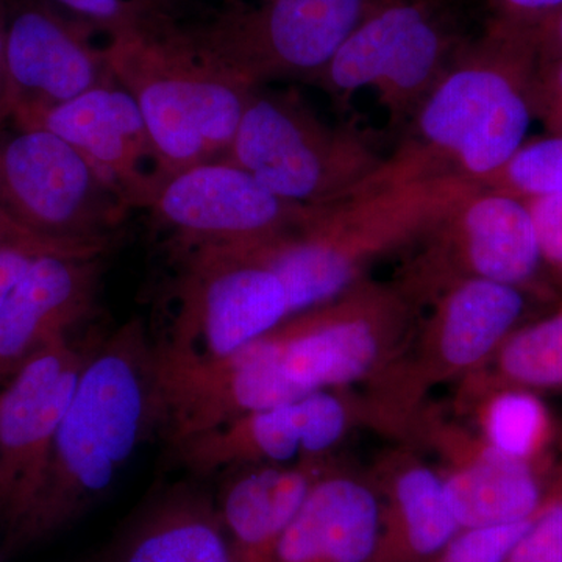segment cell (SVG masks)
<instances>
[{"label": "cell", "mask_w": 562, "mask_h": 562, "mask_svg": "<svg viewBox=\"0 0 562 562\" xmlns=\"http://www.w3.org/2000/svg\"><path fill=\"white\" fill-rule=\"evenodd\" d=\"M157 351L132 317L90 347L31 508L5 532L3 553L22 552L68 528L101 501L136 450L158 432Z\"/></svg>", "instance_id": "obj_1"}, {"label": "cell", "mask_w": 562, "mask_h": 562, "mask_svg": "<svg viewBox=\"0 0 562 562\" xmlns=\"http://www.w3.org/2000/svg\"><path fill=\"white\" fill-rule=\"evenodd\" d=\"M538 63L532 33L490 22L425 95L413 113L408 144L376 176H457L484 187L528 140Z\"/></svg>", "instance_id": "obj_2"}, {"label": "cell", "mask_w": 562, "mask_h": 562, "mask_svg": "<svg viewBox=\"0 0 562 562\" xmlns=\"http://www.w3.org/2000/svg\"><path fill=\"white\" fill-rule=\"evenodd\" d=\"M480 187L457 176L375 177L314 210L295 231L254 247L279 273L292 314L306 312L368 279L373 262L416 246Z\"/></svg>", "instance_id": "obj_3"}, {"label": "cell", "mask_w": 562, "mask_h": 562, "mask_svg": "<svg viewBox=\"0 0 562 562\" xmlns=\"http://www.w3.org/2000/svg\"><path fill=\"white\" fill-rule=\"evenodd\" d=\"M106 55L113 79L139 106L161 179L225 158L258 88L221 68L188 21L106 41Z\"/></svg>", "instance_id": "obj_4"}, {"label": "cell", "mask_w": 562, "mask_h": 562, "mask_svg": "<svg viewBox=\"0 0 562 562\" xmlns=\"http://www.w3.org/2000/svg\"><path fill=\"white\" fill-rule=\"evenodd\" d=\"M419 319L398 281L364 279L316 308L292 314L257 351L292 398L375 382L397 360Z\"/></svg>", "instance_id": "obj_5"}, {"label": "cell", "mask_w": 562, "mask_h": 562, "mask_svg": "<svg viewBox=\"0 0 562 562\" xmlns=\"http://www.w3.org/2000/svg\"><path fill=\"white\" fill-rule=\"evenodd\" d=\"M532 292L497 281L457 279L428 299L412 338L364 392L373 428L402 442L427 406L432 387L482 371L509 333L522 324Z\"/></svg>", "instance_id": "obj_6"}, {"label": "cell", "mask_w": 562, "mask_h": 562, "mask_svg": "<svg viewBox=\"0 0 562 562\" xmlns=\"http://www.w3.org/2000/svg\"><path fill=\"white\" fill-rule=\"evenodd\" d=\"M227 160L281 201L321 209L364 188L384 161L350 125L327 124L295 92L254 91Z\"/></svg>", "instance_id": "obj_7"}, {"label": "cell", "mask_w": 562, "mask_h": 562, "mask_svg": "<svg viewBox=\"0 0 562 562\" xmlns=\"http://www.w3.org/2000/svg\"><path fill=\"white\" fill-rule=\"evenodd\" d=\"M176 312L154 338L160 366L224 360L292 316L279 273L254 246L205 247L173 254Z\"/></svg>", "instance_id": "obj_8"}, {"label": "cell", "mask_w": 562, "mask_h": 562, "mask_svg": "<svg viewBox=\"0 0 562 562\" xmlns=\"http://www.w3.org/2000/svg\"><path fill=\"white\" fill-rule=\"evenodd\" d=\"M379 0H262L188 22L221 68L251 88L313 83Z\"/></svg>", "instance_id": "obj_9"}, {"label": "cell", "mask_w": 562, "mask_h": 562, "mask_svg": "<svg viewBox=\"0 0 562 562\" xmlns=\"http://www.w3.org/2000/svg\"><path fill=\"white\" fill-rule=\"evenodd\" d=\"M124 202L66 140L40 127H0V213L47 241L110 249Z\"/></svg>", "instance_id": "obj_10"}, {"label": "cell", "mask_w": 562, "mask_h": 562, "mask_svg": "<svg viewBox=\"0 0 562 562\" xmlns=\"http://www.w3.org/2000/svg\"><path fill=\"white\" fill-rule=\"evenodd\" d=\"M398 283L414 301L427 302L457 279L497 281L541 294L543 266L527 201L480 187L422 241Z\"/></svg>", "instance_id": "obj_11"}, {"label": "cell", "mask_w": 562, "mask_h": 562, "mask_svg": "<svg viewBox=\"0 0 562 562\" xmlns=\"http://www.w3.org/2000/svg\"><path fill=\"white\" fill-rule=\"evenodd\" d=\"M358 427L372 428L366 395L317 391L257 409L190 436L171 447L176 460L198 479L254 465L328 462Z\"/></svg>", "instance_id": "obj_12"}, {"label": "cell", "mask_w": 562, "mask_h": 562, "mask_svg": "<svg viewBox=\"0 0 562 562\" xmlns=\"http://www.w3.org/2000/svg\"><path fill=\"white\" fill-rule=\"evenodd\" d=\"M314 210L281 201L227 158L165 177L144 209L169 233L173 254L272 241L301 227Z\"/></svg>", "instance_id": "obj_13"}, {"label": "cell", "mask_w": 562, "mask_h": 562, "mask_svg": "<svg viewBox=\"0 0 562 562\" xmlns=\"http://www.w3.org/2000/svg\"><path fill=\"white\" fill-rule=\"evenodd\" d=\"M90 349L70 336L36 351L0 386V516L11 530L38 494Z\"/></svg>", "instance_id": "obj_14"}, {"label": "cell", "mask_w": 562, "mask_h": 562, "mask_svg": "<svg viewBox=\"0 0 562 562\" xmlns=\"http://www.w3.org/2000/svg\"><path fill=\"white\" fill-rule=\"evenodd\" d=\"M403 443L432 450L438 457L436 468L461 528L530 520L562 487V475L550 483L543 479L546 464L498 453L479 432L428 405L414 419Z\"/></svg>", "instance_id": "obj_15"}, {"label": "cell", "mask_w": 562, "mask_h": 562, "mask_svg": "<svg viewBox=\"0 0 562 562\" xmlns=\"http://www.w3.org/2000/svg\"><path fill=\"white\" fill-rule=\"evenodd\" d=\"M95 36L41 0H7L9 122L24 124L113 79Z\"/></svg>", "instance_id": "obj_16"}, {"label": "cell", "mask_w": 562, "mask_h": 562, "mask_svg": "<svg viewBox=\"0 0 562 562\" xmlns=\"http://www.w3.org/2000/svg\"><path fill=\"white\" fill-rule=\"evenodd\" d=\"M21 127L46 128L66 140L128 210L144 211L161 180L139 106L114 79L43 111Z\"/></svg>", "instance_id": "obj_17"}, {"label": "cell", "mask_w": 562, "mask_h": 562, "mask_svg": "<svg viewBox=\"0 0 562 562\" xmlns=\"http://www.w3.org/2000/svg\"><path fill=\"white\" fill-rule=\"evenodd\" d=\"M103 254L50 251L0 308V386L36 351L70 336L98 303Z\"/></svg>", "instance_id": "obj_18"}, {"label": "cell", "mask_w": 562, "mask_h": 562, "mask_svg": "<svg viewBox=\"0 0 562 562\" xmlns=\"http://www.w3.org/2000/svg\"><path fill=\"white\" fill-rule=\"evenodd\" d=\"M382 501L369 473L333 462L281 538L272 562H373Z\"/></svg>", "instance_id": "obj_19"}, {"label": "cell", "mask_w": 562, "mask_h": 562, "mask_svg": "<svg viewBox=\"0 0 562 562\" xmlns=\"http://www.w3.org/2000/svg\"><path fill=\"white\" fill-rule=\"evenodd\" d=\"M368 473L382 501L373 562H427L461 530L441 472L416 447L398 442Z\"/></svg>", "instance_id": "obj_20"}, {"label": "cell", "mask_w": 562, "mask_h": 562, "mask_svg": "<svg viewBox=\"0 0 562 562\" xmlns=\"http://www.w3.org/2000/svg\"><path fill=\"white\" fill-rule=\"evenodd\" d=\"M333 462L254 465L225 473L214 501L232 562H272L314 482Z\"/></svg>", "instance_id": "obj_21"}, {"label": "cell", "mask_w": 562, "mask_h": 562, "mask_svg": "<svg viewBox=\"0 0 562 562\" xmlns=\"http://www.w3.org/2000/svg\"><path fill=\"white\" fill-rule=\"evenodd\" d=\"M116 562H232L213 495L191 484L166 492L140 517Z\"/></svg>", "instance_id": "obj_22"}, {"label": "cell", "mask_w": 562, "mask_h": 562, "mask_svg": "<svg viewBox=\"0 0 562 562\" xmlns=\"http://www.w3.org/2000/svg\"><path fill=\"white\" fill-rule=\"evenodd\" d=\"M457 406L471 414L487 446L514 460L546 464L554 420L538 392L514 386L460 383Z\"/></svg>", "instance_id": "obj_23"}, {"label": "cell", "mask_w": 562, "mask_h": 562, "mask_svg": "<svg viewBox=\"0 0 562 562\" xmlns=\"http://www.w3.org/2000/svg\"><path fill=\"white\" fill-rule=\"evenodd\" d=\"M460 383L562 390V303L547 316L520 324L482 371Z\"/></svg>", "instance_id": "obj_24"}, {"label": "cell", "mask_w": 562, "mask_h": 562, "mask_svg": "<svg viewBox=\"0 0 562 562\" xmlns=\"http://www.w3.org/2000/svg\"><path fill=\"white\" fill-rule=\"evenodd\" d=\"M106 41L201 16L194 0H41Z\"/></svg>", "instance_id": "obj_25"}, {"label": "cell", "mask_w": 562, "mask_h": 562, "mask_svg": "<svg viewBox=\"0 0 562 562\" xmlns=\"http://www.w3.org/2000/svg\"><path fill=\"white\" fill-rule=\"evenodd\" d=\"M484 187L513 192L522 199L562 194V135L527 140Z\"/></svg>", "instance_id": "obj_26"}, {"label": "cell", "mask_w": 562, "mask_h": 562, "mask_svg": "<svg viewBox=\"0 0 562 562\" xmlns=\"http://www.w3.org/2000/svg\"><path fill=\"white\" fill-rule=\"evenodd\" d=\"M535 517L525 522L497 527L461 528L427 562H506Z\"/></svg>", "instance_id": "obj_27"}, {"label": "cell", "mask_w": 562, "mask_h": 562, "mask_svg": "<svg viewBox=\"0 0 562 562\" xmlns=\"http://www.w3.org/2000/svg\"><path fill=\"white\" fill-rule=\"evenodd\" d=\"M109 249L99 247L69 246V244L47 241L31 233H14L0 243V308L10 297L14 288L24 279L33 262L50 251H87L105 254Z\"/></svg>", "instance_id": "obj_28"}, {"label": "cell", "mask_w": 562, "mask_h": 562, "mask_svg": "<svg viewBox=\"0 0 562 562\" xmlns=\"http://www.w3.org/2000/svg\"><path fill=\"white\" fill-rule=\"evenodd\" d=\"M506 562H562V487L535 517Z\"/></svg>", "instance_id": "obj_29"}, {"label": "cell", "mask_w": 562, "mask_h": 562, "mask_svg": "<svg viewBox=\"0 0 562 562\" xmlns=\"http://www.w3.org/2000/svg\"><path fill=\"white\" fill-rule=\"evenodd\" d=\"M547 272L562 280V194L525 199Z\"/></svg>", "instance_id": "obj_30"}, {"label": "cell", "mask_w": 562, "mask_h": 562, "mask_svg": "<svg viewBox=\"0 0 562 562\" xmlns=\"http://www.w3.org/2000/svg\"><path fill=\"white\" fill-rule=\"evenodd\" d=\"M535 120L549 135H562V57L539 61L531 81Z\"/></svg>", "instance_id": "obj_31"}, {"label": "cell", "mask_w": 562, "mask_h": 562, "mask_svg": "<svg viewBox=\"0 0 562 562\" xmlns=\"http://www.w3.org/2000/svg\"><path fill=\"white\" fill-rule=\"evenodd\" d=\"M491 7L490 22L536 36L561 9L562 0H491Z\"/></svg>", "instance_id": "obj_32"}, {"label": "cell", "mask_w": 562, "mask_h": 562, "mask_svg": "<svg viewBox=\"0 0 562 562\" xmlns=\"http://www.w3.org/2000/svg\"><path fill=\"white\" fill-rule=\"evenodd\" d=\"M539 61L562 57V7L546 25L536 33Z\"/></svg>", "instance_id": "obj_33"}, {"label": "cell", "mask_w": 562, "mask_h": 562, "mask_svg": "<svg viewBox=\"0 0 562 562\" xmlns=\"http://www.w3.org/2000/svg\"><path fill=\"white\" fill-rule=\"evenodd\" d=\"M7 0H0V127L9 124V90L5 69Z\"/></svg>", "instance_id": "obj_34"}, {"label": "cell", "mask_w": 562, "mask_h": 562, "mask_svg": "<svg viewBox=\"0 0 562 562\" xmlns=\"http://www.w3.org/2000/svg\"><path fill=\"white\" fill-rule=\"evenodd\" d=\"M14 233H29V232L22 231V228H18V227H2V225H0V243H2L3 239L9 238V236L14 235ZM31 235H32V233H31Z\"/></svg>", "instance_id": "obj_35"}, {"label": "cell", "mask_w": 562, "mask_h": 562, "mask_svg": "<svg viewBox=\"0 0 562 562\" xmlns=\"http://www.w3.org/2000/svg\"><path fill=\"white\" fill-rule=\"evenodd\" d=\"M0 225H2V227L21 228L20 225L14 224V222L10 221L9 217H7L5 214H3V213H0ZM22 231H24V228H22Z\"/></svg>", "instance_id": "obj_36"}]
</instances>
